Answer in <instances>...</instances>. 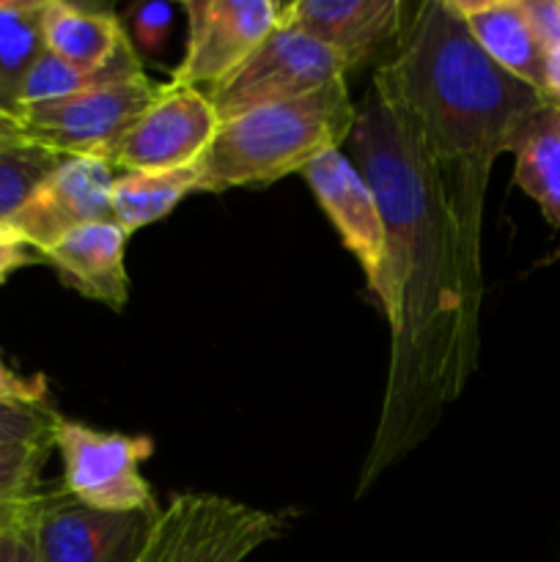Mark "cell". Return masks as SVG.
<instances>
[{
    "label": "cell",
    "instance_id": "6da1fadb",
    "mask_svg": "<svg viewBox=\"0 0 560 562\" xmlns=\"http://www.w3.org/2000/svg\"><path fill=\"white\" fill-rule=\"evenodd\" d=\"M346 154L371 184L384 220V256L371 294L390 327V368L366 494L410 456L470 382L481 349V305L470 296L456 231L415 140L377 88L355 104Z\"/></svg>",
    "mask_w": 560,
    "mask_h": 562
},
{
    "label": "cell",
    "instance_id": "7a4b0ae2",
    "mask_svg": "<svg viewBox=\"0 0 560 562\" xmlns=\"http://www.w3.org/2000/svg\"><path fill=\"white\" fill-rule=\"evenodd\" d=\"M432 170L456 231L467 291L483 305V203L500 154H511L533 113L549 104L536 88L486 58L450 0H426L373 75Z\"/></svg>",
    "mask_w": 560,
    "mask_h": 562
},
{
    "label": "cell",
    "instance_id": "3957f363",
    "mask_svg": "<svg viewBox=\"0 0 560 562\" xmlns=\"http://www.w3.org/2000/svg\"><path fill=\"white\" fill-rule=\"evenodd\" d=\"M351 126L355 104L346 80H335L291 102L220 121L214 140L198 162V192L267 187L302 173L322 154L344 148Z\"/></svg>",
    "mask_w": 560,
    "mask_h": 562
},
{
    "label": "cell",
    "instance_id": "277c9868",
    "mask_svg": "<svg viewBox=\"0 0 560 562\" xmlns=\"http://www.w3.org/2000/svg\"><path fill=\"white\" fill-rule=\"evenodd\" d=\"M283 527V516L220 494H176L137 562H245Z\"/></svg>",
    "mask_w": 560,
    "mask_h": 562
},
{
    "label": "cell",
    "instance_id": "5b68a950",
    "mask_svg": "<svg viewBox=\"0 0 560 562\" xmlns=\"http://www.w3.org/2000/svg\"><path fill=\"white\" fill-rule=\"evenodd\" d=\"M163 508L97 510L60 488H44L27 519L36 562H137Z\"/></svg>",
    "mask_w": 560,
    "mask_h": 562
},
{
    "label": "cell",
    "instance_id": "8992f818",
    "mask_svg": "<svg viewBox=\"0 0 560 562\" xmlns=\"http://www.w3.org/2000/svg\"><path fill=\"white\" fill-rule=\"evenodd\" d=\"M55 450L64 461V492L97 510L152 508L154 494L141 464L152 459L154 439L143 434L97 431L60 417Z\"/></svg>",
    "mask_w": 560,
    "mask_h": 562
},
{
    "label": "cell",
    "instance_id": "52a82bcc",
    "mask_svg": "<svg viewBox=\"0 0 560 562\" xmlns=\"http://www.w3.org/2000/svg\"><path fill=\"white\" fill-rule=\"evenodd\" d=\"M335 80H346V69L324 44L300 31L275 25L256 53L217 88L209 91L220 121L250 110L307 97Z\"/></svg>",
    "mask_w": 560,
    "mask_h": 562
},
{
    "label": "cell",
    "instance_id": "ba28073f",
    "mask_svg": "<svg viewBox=\"0 0 560 562\" xmlns=\"http://www.w3.org/2000/svg\"><path fill=\"white\" fill-rule=\"evenodd\" d=\"M159 93L163 86L143 71L132 80L25 110L22 124L31 140L66 157H91L110 165L121 137L157 102Z\"/></svg>",
    "mask_w": 560,
    "mask_h": 562
},
{
    "label": "cell",
    "instance_id": "9c48e42d",
    "mask_svg": "<svg viewBox=\"0 0 560 562\" xmlns=\"http://www.w3.org/2000/svg\"><path fill=\"white\" fill-rule=\"evenodd\" d=\"M278 9L272 0H187L184 55L170 82L217 88L275 31Z\"/></svg>",
    "mask_w": 560,
    "mask_h": 562
},
{
    "label": "cell",
    "instance_id": "30bf717a",
    "mask_svg": "<svg viewBox=\"0 0 560 562\" xmlns=\"http://www.w3.org/2000/svg\"><path fill=\"white\" fill-rule=\"evenodd\" d=\"M220 119L206 91L165 82L157 102L115 146V170H179L201 162Z\"/></svg>",
    "mask_w": 560,
    "mask_h": 562
},
{
    "label": "cell",
    "instance_id": "8fae6325",
    "mask_svg": "<svg viewBox=\"0 0 560 562\" xmlns=\"http://www.w3.org/2000/svg\"><path fill=\"white\" fill-rule=\"evenodd\" d=\"M113 179L115 168L102 159L66 157L11 217V231L42 256L71 231L113 223Z\"/></svg>",
    "mask_w": 560,
    "mask_h": 562
},
{
    "label": "cell",
    "instance_id": "7c38bea8",
    "mask_svg": "<svg viewBox=\"0 0 560 562\" xmlns=\"http://www.w3.org/2000/svg\"><path fill=\"white\" fill-rule=\"evenodd\" d=\"M278 25L324 44L344 69H357L404 33L399 0H294L278 9Z\"/></svg>",
    "mask_w": 560,
    "mask_h": 562
},
{
    "label": "cell",
    "instance_id": "4fadbf2b",
    "mask_svg": "<svg viewBox=\"0 0 560 562\" xmlns=\"http://www.w3.org/2000/svg\"><path fill=\"white\" fill-rule=\"evenodd\" d=\"M307 187L316 195L318 206L338 231L346 250L357 258L371 289L379 278L384 256V220L382 206L373 195L366 176L357 170L344 148L322 154L305 170Z\"/></svg>",
    "mask_w": 560,
    "mask_h": 562
},
{
    "label": "cell",
    "instance_id": "5bb4252c",
    "mask_svg": "<svg viewBox=\"0 0 560 562\" xmlns=\"http://www.w3.org/2000/svg\"><path fill=\"white\" fill-rule=\"evenodd\" d=\"M130 236L115 223H97L77 228L55 241L42 256L69 289L102 302L110 311H124L130 302V274L124 250Z\"/></svg>",
    "mask_w": 560,
    "mask_h": 562
},
{
    "label": "cell",
    "instance_id": "9a60e30c",
    "mask_svg": "<svg viewBox=\"0 0 560 562\" xmlns=\"http://www.w3.org/2000/svg\"><path fill=\"white\" fill-rule=\"evenodd\" d=\"M450 5L492 64L547 99L544 53L533 36L522 0H450Z\"/></svg>",
    "mask_w": 560,
    "mask_h": 562
},
{
    "label": "cell",
    "instance_id": "2e32d148",
    "mask_svg": "<svg viewBox=\"0 0 560 562\" xmlns=\"http://www.w3.org/2000/svg\"><path fill=\"white\" fill-rule=\"evenodd\" d=\"M42 36L49 55L80 69H97L113 58L126 31L110 5L47 0Z\"/></svg>",
    "mask_w": 560,
    "mask_h": 562
},
{
    "label": "cell",
    "instance_id": "e0dca14e",
    "mask_svg": "<svg viewBox=\"0 0 560 562\" xmlns=\"http://www.w3.org/2000/svg\"><path fill=\"white\" fill-rule=\"evenodd\" d=\"M514 184L525 190L549 225L560 228V108L544 104L525 121L514 146Z\"/></svg>",
    "mask_w": 560,
    "mask_h": 562
},
{
    "label": "cell",
    "instance_id": "ac0fdd59",
    "mask_svg": "<svg viewBox=\"0 0 560 562\" xmlns=\"http://www.w3.org/2000/svg\"><path fill=\"white\" fill-rule=\"evenodd\" d=\"M198 181H201L198 165L179 170H115L113 190H110L113 223L126 236L159 223L179 206L181 198L198 192Z\"/></svg>",
    "mask_w": 560,
    "mask_h": 562
},
{
    "label": "cell",
    "instance_id": "d6986e66",
    "mask_svg": "<svg viewBox=\"0 0 560 562\" xmlns=\"http://www.w3.org/2000/svg\"><path fill=\"white\" fill-rule=\"evenodd\" d=\"M143 71H146L143 69V60L137 58L130 36L121 38L113 58H110L108 64L97 66V69H80V66L66 64V60L55 58V55H49L47 49H44L42 58L33 64L25 86H22L20 119L25 110L38 108V104L80 97V93L97 91V88L113 86V82H124V80H132V77H141Z\"/></svg>",
    "mask_w": 560,
    "mask_h": 562
},
{
    "label": "cell",
    "instance_id": "ffe728a7",
    "mask_svg": "<svg viewBox=\"0 0 560 562\" xmlns=\"http://www.w3.org/2000/svg\"><path fill=\"white\" fill-rule=\"evenodd\" d=\"M47 0H0V113L20 119L22 86L44 53Z\"/></svg>",
    "mask_w": 560,
    "mask_h": 562
},
{
    "label": "cell",
    "instance_id": "44dd1931",
    "mask_svg": "<svg viewBox=\"0 0 560 562\" xmlns=\"http://www.w3.org/2000/svg\"><path fill=\"white\" fill-rule=\"evenodd\" d=\"M55 442L0 448V532H22L42 497V472Z\"/></svg>",
    "mask_w": 560,
    "mask_h": 562
},
{
    "label": "cell",
    "instance_id": "7402d4cb",
    "mask_svg": "<svg viewBox=\"0 0 560 562\" xmlns=\"http://www.w3.org/2000/svg\"><path fill=\"white\" fill-rule=\"evenodd\" d=\"M64 159L66 154L36 140L0 151V223L9 225Z\"/></svg>",
    "mask_w": 560,
    "mask_h": 562
},
{
    "label": "cell",
    "instance_id": "603a6c76",
    "mask_svg": "<svg viewBox=\"0 0 560 562\" xmlns=\"http://www.w3.org/2000/svg\"><path fill=\"white\" fill-rule=\"evenodd\" d=\"M124 31L135 47L137 58L154 60L168 49V38L173 33V5L146 0L126 9Z\"/></svg>",
    "mask_w": 560,
    "mask_h": 562
},
{
    "label": "cell",
    "instance_id": "cb8c5ba5",
    "mask_svg": "<svg viewBox=\"0 0 560 562\" xmlns=\"http://www.w3.org/2000/svg\"><path fill=\"white\" fill-rule=\"evenodd\" d=\"M58 420L60 415H55L47 404L0 401V448L53 442Z\"/></svg>",
    "mask_w": 560,
    "mask_h": 562
},
{
    "label": "cell",
    "instance_id": "d4e9b609",
    "mask_svg": "<svg viewBox=\"0 0 560 562\" xmlns=\"http://www.w3.org/2000/svg\"><path fill=\"white\" fill-rule=\"evenodd\" d=\"M530 31L544 55L560 49V0H522Z\"/></svg>",
    "mask_w": 560,
    "mask_h": 562
},
{
    "label": "cell",
    "instance_id": "484cf974",
    "mask_svg": "<svg viewBox=\"0 0 560 562\" xmlns=\"http://www.w3.org/2000/svg\"><path fill=\"white\" fill-rule=\"evenodd\" d=\"M0 401H14V404H47V379L20 376L0 360Z\"/></svg>",
    "mask_w": 560,
    "mask_h": 562
},
{
    "label": "cell",
    "instance_id": "4316f807",
    "mask_svg": "<svg viewBox=\"0 0 560 562\" xmlns=\"http://www.w3.org/2000/svg\"><path fill=\"white\" fill-rule=\"evenodd\" d=\"M38 252L31 250L22 239H0V285L22 267L36 263Z\"/></svg>",
    "mask_w": 560,
    "mask_h": 562
},
{
    "label": "cell",
    "instance_id": "83f0119b",
    "mask_svg": "<svg viewBox=\"0 0 560 562\" xmlns=\"http://www.w3.org/2000/svg\"><path fill=\"white\" fill-rule=\"evenodd\" d=\"M22 143H31V135H27L22 119H16V115H9V113H0V151L22 146Z\"/></svg>",
    "mask_w": 560,
    "mask_h": 562
},
{
    "label": "cell",
    "instance_id": "f1b7e54d",
    "mask_svg": "<svg viewBox=\"0 0 560 562\" xmlns=\"http://www.w3.org/2000/svg\"><path fill=\"white\" fill-rule=\"evenodd\" d=\"M22 532H0V562H20Z\"/></svg>",
    "mask_w": 560,
    "mask_h": 562
},
{
    "label": "cell",
    "instance_id": "f546056e",
    "mask_svg": "<svg viewBox=\"0 0 560 562\" xmlns=\"http://www.w3.org/2000/svg\"><path fill=\"white\" fill-rule=\"evenodd\" d=\"M20 562H36L33 558V549H31V541H27V532L22 530V547H20Z\"/></svg>",
    "mask_w": 560,
    "mask_h": 562
},
{
    "label": "cell",
    "instance_id": "4dcf8cb0",
    "mask_svg": "<svg viewBox=\"0 0 560 562\" xmlns=\"http://www.w3.org/2000/svg\"><path fill=\"white\" fill-rule=\"evenodd\" d=\"M0 239H20V236H16L14 231L9 228V225H5V223H0Z\"/></svg>",
    "mask_w": 560,
    "mask_h": 562
}]
</instances>
